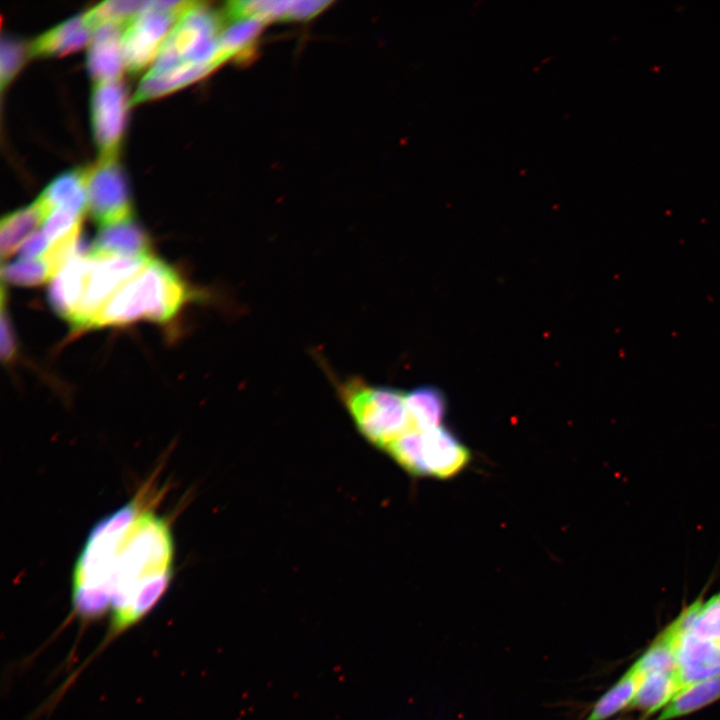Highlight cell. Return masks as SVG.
<instances>
[{
  "instance_id": "1",
  "label": "cell",
  "mask_w": 720,
  "mask_h": 720,
  "mask_svg": "<svg viewBox=\"0 0 720 720\" xmlns=\"http://www.w3.org/2000/svg\"><path fill=\"white\" fill-rule=\"evenodd\" d=\"M174 541L168 522L137 499L91 529L72 574V608L81 621L110 614V635L141 621L166 592Z\"/></svg>"
},
{
  "instance_id": "2",
  "label": "cell",
  "mask_w": 720,
  "mask_h": 720,
  "mask_svg": "<svg viewBox=\"0 0 720 720\" xmlns=\"http://www.w3.org/2000/svg\"><path fill=\"white\" fill-rule=\"evenodd\" d=\"M190 296L191 291L178 272L152 257L108 302L93 328L139 320L165 323L174 318Z\"/></svg>"
},
{
  "instance_id": "3",
  "label": "cell",
  "mask_w": 720,
  "mask_h": 720,
  "mask_svg": "<svg viewBox=\"0 0 720 720\" xmlns=\"http://www.w3.org/2000/svg\"><path fill=\"white\" fill-rule=\"evenodd\" d=\"M339 399L359 433L378 449L414 430L409 416L406 392L375 385L359 377L334 380Z\"/></svg>"
},
{
  "instance_id": "4",
  "label": "cell",
  "mask_w": 720,
  "mask_h": 720,
  "mask_svg": "<svg viewBox=\"0 0 720 720\" xmlns=\"http://www.w3.org/2000/svg\"><path fill=\"white\" fill-rule=\"evenodd\" d=\"M384 452L410 475L441 480L455 477L471 461L468 447L443 425L411 430L389 444Z\"/></svg>"
},
{
  "instance_id": "5",
  "label": "cell",
  "mask_w": 720,
  "mask_h": 720,
  "mask_svg": "<svg viewBox=\"0 0 720 720\" xmlns=\"http://www.w3.org/2000/svg\"><path fill=\"white\" fill-rule=\"evenodd\" d=\"M223 29L219 16L198 2L175 23L149 71L162 72L185 64L213 63Z\"/></svg>"
},
{
  "instance_id": "6",
  "label": "cell",
  "mask_w": 720,
  "mask_h": 720,
  "mask_svg": "<svg viewBox=\"0 0 720 720\" xmlns=\"http://www.w3.org/2000/svg\"><path fill=\"white\" fill-rule=\"evenodd\" d=\"M151 258L152 256L90 258L92 265L84 292L69 322L73 330L93 328L97 317L108 302Z\"/></svg>"
},
{
  "instance_id": "7",
  "label": "cell",
  "mask_w": 720,
  "mask_h": 720,
  "mask_svg": "<svg viewBox=\"0 0 720 720\" xmlns=\"http://www.w3.org/2000/svg\"><path fill=\"white\" fill-rule=\"evenodd\" d=\"M117 158H100L86 169L87 210L100 227L133 218L127 180Z\"/></svg>"
},
{
  "instance_id": "8",
  "label": "cell",
  "mask_w": 720,
  "mask_h": 720,
  "mask_svg": "<svg viewBox=\"0 0 720 720\" xmlns=\"http://www.w3.org/2000/svg\"><path fill=\"white\" fill-rule=\"evenodd\" d=\"M128 106L127 90L120 80L95 83L90 100V114L100 158L118 157Z\"/></svg>"
},
{
  "instance_id": "9",
  "label": "cell",
  "mask_w": 720,
  "mask_h": 720,
  "mask_svg": "<svg viewBox=\"0 0 720 720\" xmlns=\"http://www.w3.org/2000/svg\"><path fill=\"white\" fill-rule=\"evenodd\" d=\"M147 2L124 29L122 53L125 69L138 73L156 59L171 29L180 18L177 15L150 9Z\"/></svg>"
},
{
  "instance_id": "10",
  "label": "cell",
  "mask_w": 720,
  "mask_h": 720,
  "mask_svg": "<svg viewBox=\"0 0 720 720\" xmlns=\"http://www.w3.org/2000/svg\"><path fill=\"white\" fill-rule=\"evenodd\" d=\"M91 259L110 257H149L151 240L133 218L100 227L86 255Z\"/></svg>"
},
{
  "instance_id": "11",
  "label": "cell",
  "mask_w": 720,
  "mask_h": 720,
  "mask_svg": "<svg viewBox=\"0 0 720 720\" xmlns=\"http://www.w3.org/2000/svg\"><path fill=\"white\" fill-rule=\"evenodd\" d=\"M124 26L103 24L93 30L87 50V68L95 83L120 80L125 69L122 38Z\"/></svg>"
},
{
  "instance_id": "12",
  "label": "cell",
  "mask_w": 720,
  "mask_h": 720,
  "mask_svg": "<svg viewBox=\"0 0 720 720\" xmlns=\"http://www.w3.org/2000/svg\"><path fill=\"white\" fill-rule=\"evenodd\" d=\"M92 260L77 256L70 260L51 280L48 301L61 318L70 322L84 292Z\"/></svg>"
},
{
  "instance_id": "13",
  "label": "cell",
  "mask_w": 720,
  "mask_h": 720,
  "mask_svg": "<svg viewBox=\"0 0 720 720\" xmlns=\"http://www.w3.org/2000/svg\"><path fill=\"white\" fill-rule=\"evenodd\" d=\"M678 662L682 688L718 675L720 674V643L688 634L681 640Z\"/></svg>"
},
{
  "instance_id": "14",
  "label": "cell",
  "mask_w": 720,
  "mask_h": 720,
  "mask_svg": "<svg viewBox=\"0 0 720 720\" xmlns=\"http://www.w3.org/2000/svg\"><path fill=\"white\" fill-rule=\"evenodd\" d=\"M213 63L185 64L162 71H148L140 81L131 103L149 101L183 88L214 71Z\"/></svg>"
},
{
  "instance_id": "15",
  "label": "cell",
  "mask_w": 720,
  "mask_h": 720,
  "mask_svg": "<svg viewBox=\"0 0 720 720\" xmlns=\"http://www.w3.org/2000/svg\"><path fill=\"white\" fill-rule=\"evenodd\" d=\"M93 30L83 15L71 17L38 36L30 45L31 56H58L89 44Z\"/></svg>"
},
{
  "instance_id": "16",
  "label": "cell",
  "mask_w": 720,
  "mask_h": 720,
  "mask_svg": "<svg viewBox=\"0 0 720 720\" xmlns=\"http://www.w3.org/2000/svg\"><path fill=\"white\" fill-rule=\"evenodd\" d=\"M37 200L49 215L56 209H66L83 216L87 211L86 169L68 170L56 176Z\"/></svg>"
},
{
  "instance_id": "17",
  "label": "cell",
  "mask_w": 720,
  "mask_h": 720,
  "mask_svg": "<svg viewBox=\"0 0 720 720\" xmlns=\"http://www.w3.org/2000/svg\"><path fill=\"white\" fill-rule=\"evenodd\" d=\"M49 216L36 199L30 205L3 216L0 222V252L2 260L10 257L23 240L31 236Z\"/></svg>"
},
{
  "instance_id": "18",
  "label": "cell",
  "mask_w": 720,
  "mask_h": 720,
  "mask_svg": "<svg viewBox=\"0 0 720 720\" xmlns=\"http://www.w3.org/2000/svg\"><path fill=\"white\" fill-rule=\"evenodd\" d=\"M681 689L679 670L647 674L643 677L629 708L652 714L666 706Z\"/></svg>"
},
{
  "instance_id": "19",
  "label": "cell",
  "mask_w": 720,
  "mask_h": 720,
  "mask_svg": "<svg viewBox=\"0 0 720 720\" xmlns=\"http://www.w3.org/2000/svg\"><path fill=\"white\" fill-rule=\"evenodd\" d=\"M406 402L414 430H428L443 425L447 403L437 388L417 387L406 392Z\"/></svg>"
},
{
  "instance_id": "20",
  "label": "cell",
  "mask_w": 720,
  "mask_h": 720,
  "mask_svg": "<svg viewBox=\"0 0 720 720\" xmlns=\"http://www.w3.org/2000/svg\"><path fill=\"white\" fill-rule=\"evenodd\" d=\"M720 698V674L683 687L656 720H670L698 710Z\"/></svg>"
},
{
  "instance_id": "21",
  "label": "cell",
  "mask_w": 720,
  "mask_h": 720,
  "mask_svg": "<svg viewBox=\"0 0 720 720\" xmlns=\"http://www.w3.org/2000/svg\"><path fill=\"white\" fill-rule=\"evenodd\" d=\"M681 636L670 624L633 667L642 675L679 670L678 653Z\"/></svg>"
},
{
  "instance_id": "22",
  "label": "cell",
  "mask_w": 720,
  "mask_h": 720,
  "mask_svg": "<svg viewBox=\"0 0 720 720\" xmlns=\"http://www.w3.org/2000/svg\"><path fill=\"white\" fill-rule=\"evenodd\" d=\"M633 666L594 704L586 720H605L630 706L643 679Z\"/></svg>"
},
{
  "instance_id": "23",
  "label": "cell",
  "mask_w": 720,
  "mask_h": 720,
  "mask_svg": "<svg viewBox=\"0 0 720 720\" xmlns=\"http://www.w3.org/2000/svg\"><path fill=\"white\" fill-rule=\"evenodd\" d=\"M263 24L255 20H240L224 29L214 57L218 65L233 57L245 55L253 46Z\"/></svg>"
},
{
  "instance_id": "24",
  "label": "cell",
  "mask_w": 720,
  "mask_h": 720,
  "mask_svg": "<svg viewBox=\"0 0 720 720\" xmlns=\"http://www.w3.org/2000/svg\"><path fill=\"white\" fill-rule=\"evenodd\" d=\"M146 1L109 0L104 1L83 14L85 23L94 30L103 24L126 27L139 15Z\"/></svg>"
},
{
  "instance_id": "25",
  "label": "cell",
  "mask_w": 720,
  "mask_h": 720,
  "mask_svg": "<svg viewBox=\"0 0 720 720\" xmlns=\"http://www.w3.org/2000/svg\"><path fill=\"white\" fill-rule=\"evenodd\" d=\"M2 282L9 284L34 287L53 279L52 271L47 262L41 257L33 260L19 259L12 263L3 264L1 268Z\"/></svg>"
},
{
  "instance_id": "26",
  "label": "cell",
  "mask_w": 720,
  "mask_h": 720,
  "mask_svg": "<svg viewBox=\"0 0 720 720\" xmlns=\"http://www.w3.org/2000/svg\"><path fill=\"white\" fill-rule=\"evenodd\" d=\"M29 53V46L10 36H3L0 44V83L3 90L20 70Z\"/></svg>"
},
{
  "instance_id": "27",
  "label": "cell",
  "mask_w": 720,
  "mask_h": 720,
  "mask_svg": "<svg viewBox=\"0 0 720 720\" xmlns=\"http://www.w3.org/2000/svg\"><path fill=\"white\" fill-rule=\"evenodd\" d=\"M689 634L699 639L720 643V592L702 603Z\"/></svg>"
},
{
  "instance_id": "28",
  "label": "cell",
  "mask_w": 720,
  "mask_h": 720,
  "mask_svg": "<svg viewBox=\"0 0 720 720\" xmlns=\"http://www.w3.org/2000/svg\"><path fill=\"white\" fill-rule=\"evenodd\" d=\"M82 217L70 210L56 209L46 218L41 230L51 244L81 227Z\"/></svg>"
},
{
  "instance_id": "29",
  "label": "cell",
  "mask_w": 720,
  "mask_h": 720,
  "mask_svg": "<svg viewBox=\"0 0 720 720\" xmlns=\"http://www.w3.org/2000/svg\"><path fill=\"white\" fill-rule=\"evenodd\" d=\"M2 284L1 289V359L5 364H10L14 361L17 353L16 336L13 330V326L9 317V314L5 308V289Z\"/></svg>"
},
{
  "instance_id": "30",
  "label": "cell",
  "mask_w": 720,
  "mask_h": 720,
  "mask_svg": "<svg viewBox=\"0 0 720 720\" xmlns=\"http://www.w3.org/2000/svg\"><path fill=\"white\" fill-rule=\"evenodd\" d=\"M50 242L42 230L34 232L19 247L20 259L33 260L41 258L48 250Z\"/></svg>"
}]
</instances>
